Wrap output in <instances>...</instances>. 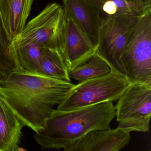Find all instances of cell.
Wrapping results in <instances>:
<instances>
[{
    "instance_id": "cell-5",
    "label": "cell",
    "mask_w": 151,
    "mask_h": 151,
    "mask_svg": "<svg viewBox=\"0 0 151 151\" xmlns=\"http://www.w3.org/2000/svg\"><path fill=\"white\" fill-rule=\"evenodd\" d=\"M65 23L63 6L50 3L14 39V46L35 43L41 48L59 51L63 56Z\"/></svg>"
},
{
    "instance_id": "cell-9",
    "label": "cell",
    "mask_w": 151,
    "mask_h": 151,
    "mask_svg": "<svg viewBox=\"0 0 151 151\" xmlns=\"http://www.w3.org/2000/svg\"><path fill=\"white\" fill-rule=\"evenodd\" d=\"M130 133L116 129L95 130L75 142L68 151H119L130 140Z\"/></svg>"
},
{
    "instance_id": "cell-19",
    "label": "cell",
    "mask_w": 151,
    "mask_h": 151,
    "mask_svg": "<svg viewBox=\"0 0 151 151\" xmlns=\"http://www.w3.org/2000/svg\"></svg>"
},
{
    "instance_id": "cell-4",
    "label": "cell",
    "mask_w": 151,
    "mask_h": 151,
    "mask_svg": "<svg viewBox=\"0 0 151 151\" xmlns=\"http://www.w3.org/2000/svg\"><path fill=\"white\" fill-rule=\"evenodd\" d=\"M131 83L114 70L105 76L75 85L57 109L69 111L108 101H117Z\"/></svg>"
},
{
    "instance_id": "cell-7",
    "label": "cell",
    "mask_w": 151,
    "mask_h": 151,
    "mask_svg": "<svg viewBox=\"0 0 151 151\" xmlns=\"http://www.w3.org/2000/svg\"><path fill=\"white\" fill-rule=\"evenodd\" d=\"M115 106L118 128L125 132L149 131L151 84L131 83Z\"/></svg>"
},
{
    "instance_id": "cell-2",
    "label": "cell",
    "mask_w": 151,
    "mask_h": 151,
    "mask_svg": "<svg viewBox=\"0 0 151 151\" xmlns=\"http://www.w3.org/2000/svg\"><path fill=\"white\" fill-rule=\"evenodd\" d=\"M115 117L113 101L69 111L54 109L42 128L36 132L34 139L43 148H62L68 151L88 132L110 129V123Z\"/></svg>"
},
{
    "instance_id": "cell-11",
    "label": "cell",
    "mask_w": 151,
    "mask_h": 151,
    "mask_svg": "<svg viewBox=\"0 0 151 151\" xmlns=\"http://www.w3.org/2000/svg\"><path fill=\"white\" fill-rule=\"evenodd\" d=\"M34 0H0V15L13 41L26 25Z\"/></svg>"
},
{
    "instance_id": "cell-8",
    "label": "cell",
    "mask_w": 151,
    "mask_h": 151,
    "mask_svg": "<svg viewBox=\"0 0 151 151\" xmlns=\"http://www.w3.org/2000/svg\"><path fill=\"white\" fill-rule=\"evenodd\" d=\"M63 57L68 70H72L87 62L96 53V47L65 11Z\"/></svg>"
},
{
    "instance_id": "cell-12",
    "label": "cell",
    "mask_w": 151,
    "mask_h": 151,
    "mask_svg": "<svg viewBox=\"0 0 151 151\" xmlns=\"http://www.w3.org/2000/svg\"><path fill=\"white\" fill-rule=\"evenodd\" d=\"M24 124L0 95V151H14L19 147Z\"/></svg>"
},
{
    "instance_id": "cell-6",
    "label": "cell",
    "mask_w": 151,
    "mask_h": 151,
    "mask_svg": "<svg viewBox=\"0 0 151 151\" xmlns=\"http://www.w3.org/2000/svg\"><path fill=\"white\" fill-rule=\"evenodd\" d=\"M143 14L115 15L100 23L96 54L107 63L111 70L125 77L121 55L129 34Z\"/></svg>"
},
{
    "instance_id": "cell-1",
    "label": "cell",
    "mask_w": 151,
    "mask_h": 151,
    "mask_svg": "<svg viewBox=\"0 0 151 151\" xmlns=\"http://www.w3.org/2000/svg\"><path fill=\"white\" fill-rule=\"evenodd\" d=\"M74 86L71 82L19 71L0 82V95L25 126L36 132Z\"/></svg>"
},
{
    "instance_id": "cell-10",
    "label": "cell",
    "mask_w": 151,
    "mask_h": 151,
    "mask_svg": "<svg viewBox=\"0 0 151 151\" xmlns=\"http://www.w3.org/2000/svg\"><path fill=\"white\" fill-rule=\"evenodd\" d=\"M64 11L68 13L97 47L99 32V16L86 0H62Z\"/></svg>"
},
{
    "instance_id": "cell-14",
    "label": "cell",
    "mask_w": 151,
    "mask_h": 151,
    "mask_svg": "<svg viewBox=\"0 0 151 151\" xmlns=\"http://www.w3.org/2000/svg\"><path fill=\"white\" fill-rule=\"evenodd\" d=\"M99 13L100 23L109 17L130 14L142 15L151 10V5H137L124 0H86Z\"/></svg>"
},
{
    "instance_id": "cell-16",
    "label": "cell",
    "mask_w": 151,
    "mask_h": 151,
    "mask_svg": "<svg viewBox=\"0 0 151 151\" xmlns=\"http://www.w3.org/2000/svg\"><path fill=\"white\" fill-rule=\"evenodd\" d=\"M111 71V68L107 63L95 53L83 64L68 71V76L70 79L81 83L105 76Z\"/></svg>"
},
{
    "instance_id": "cell-17",
    "label": "cell",
    "mask_w": 151,
    "mask_h": 151,
    "mask_svg": "<svg viewBox=\"0 0 151 151\" xmlns=\"http://www.w3.org/2000/svg\"><path fill=\"white\" fill-rule=\"evenodd\" d=\"M19 65L22 70L37 73L41 64L42 48L35 43H29L15 47Z\"/></svg>"
},
{
    "instance_id": "cell-18",
    "label": "cell",
    "mask_w": 151,
    "mask_h": 151,
    "mask_svg": "<svg viewBox=\"0 0 151 151\" xmlns=\"http://www.w3.org/2000/svg\"><path fill=\"white\" fill-rule=\"evenodd\" d=\"M127 3L137 5H151V0H124Z\"/></svg>"
},
{
    "instance_id": "cell-15",
    "label": "cell",
    "mask_w": 151,
    "mask_h": 151,
    "mask_svg": "<svg viewBox=\"0 0 151 151\" xmlns=\"http://www.w3.org/2000/svg\"><path fill=\"white\" fill-rule=\"evenodd\" d=\"M36 74L66 82H71L62 55L59 51L49 48H42L40 67Z\"/></svg>"
},
{
    "instance_id": "cell-3",
    "label": "cell",
    "mask_w": 151,
    "mask_h": 151,
    "mask_svg": "<svg viewBox=\"0 0 151 151\" xmlns=\"http://www.w3.org/2000/svg\"><path fill=\"white\" fill-rule=\"evenodd\" d=\"M120 60L131 83L151 84V10L132 30Z\"/></svg>"
},
{
    "instance_id": "cell-13",
    "label": "cell",
    "mask_w": 151,
    "mask_h": 151,
    "mask_svg": "<svg viewBox=\"0 0 151 151\" xmlns=\"http://www.w3.org/2000/svg\"><path fill=\"white\" fill-rule=\"evenodd\" d=\"M23 71L19 65L15 48L5 29L0 15V82L15 72Z\"/></svg>"
}]
</instances>
